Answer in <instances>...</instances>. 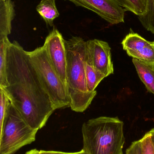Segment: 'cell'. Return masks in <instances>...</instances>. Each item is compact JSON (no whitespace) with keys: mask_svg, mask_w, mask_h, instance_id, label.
<instances>
[{"mask_svg":"<svg viewBox=\"0 0 154 154\" xmlns=\"http://www.w3.org/2000/svg\"><path fill=\"white\" fill-rule=\"evenodd\" d=\"M122 44L127 55L133 58L154 63V41L146 40L131 29Z\"/></svg>","mask_w":154,"mask_h":154,"instance_id":"9","label":"cell"},{"mask_svg":"<svg viewBox=\"0 0 154 154\" xmlns=\"http://www.w3.org/2000/svg\"><path fill=\"white\" fill-rule=\"evenodd\" d=\"M124 123L118 117L101 116L83 123V150L90 154H124Z\"/></svg>","mask_w":154,"mask_h":154,"instance_id":"3","label":"cell"},{"mask_svg":"<svg viewBox=\"0 0 154 154\" xmlns=\"http://www.w3.org/2000/svg\"><path fill=\"white\" fill-rule=\"evenodd\" d=\"M86 49L96 70L105 77L114 73L111 48L107 42L96 39L90 40L86 42Z\"/></svg>","mask_w":154,"mask_h":154,"instance_id":"8","label":"cell"},{"mask_svg":"<svg viewBox=\"0 0 154 154\" xmlns=\"http://www.w3.org/2000/svg\"></svg>","mask_w":154,"mask_h":154,"instance_id":"23","label":"cell"},{"mask_svg":"<svg viewBox=\"0 0 154 154\" xmlns=\"http://www.w3.org/2000/svg\"><path fill=\"white\" fill-rule=\"evenodd\" d=\"M137 74L148 91L154 95V63L133 59Z\"/></svg>","mask_w":154,"mask_h":154,"instance_id":"11","label":"cell"},{"mask_svg":"<svg viewBox=\"0 0 154 154\" xmlns=\"http://www.w3.org/2000/svg\"><path fill=\"white\" fill-rule=\"evenodd\" d=\"M94 12L111 24L124 22L125 10L118 0H65Z\"/></svg>","mask_w":154,"mask_h":154,"instance_id":"7","label":"cell"},{"mask_svg":"<svg viewBox=\"0 0 154 154\" xmlns=\"http://www.w3.org/2000/svg\"><path fill=\"white\" fill-rule=\"evenodd\" d=\"M11 42L8 37L0 38V87L7 85V49Z\"/></svg>","mask_w":154,"mask_h":154,"instance_id":"15","label":"cell"},{"mask_svg":"<svg viewBox=\"0 0 154 154\" xmlns=\"http://www.w3.org/2000/svg\"><path fill=\"white\" fill-rule=\"evenodd\" d=\"M126 154H142L141 140L133 142L126 151Z\"/></svg>","mask_w":154,"mask_h":154,"instance_id":"18","label":"cell"},{"mask_svg":"<svg viewBox=\"0 0 154 154\" xmlns=\"http://www.w3.org/2000/svg\"><path fill=\"white\" fill-rule=\"evenodd\" d=\"M85 67L88 89L91 92L95 91L98 85L105 77L94 67L90 57L86 49Z\"/></svg>","mask_w":154,"mask_h":154,"instance_id":"12","label":"cell"},{"mask_svg":"<svg viewBox=\"0 0 154 154\" xmlns=\"http://www.w3.org/2000/svg\"><path fill=\"white\" fill-rule=\"evenodd\" d=\"M30 60L55 109L70 107L67 86L52 67L43 46L28 51Z\"/></svg>","mask_w":154,"mask_h":154,"instance_id":"4","label":"cell"},{"mask_svg":"<svg viewBox=\"0 0 154 154\" xmlns=\"http://www.w3.org/2000/svg\"><path fill=\"white\" fill-rule=\"evenodd\" d=\"M24 154H41L40 151L37 150L36 149H32L26 152Z\"/></svg>","mask_w":154,"mask_h":154,"instance_id":"20","label":"cell"},{"mask_svg":"<svg viewBox=\"0 0 154 154\" xmlns=\"http://www.w3.org/2000/svg\"><path fill=\"white\" fill-rule=\"evenodd\" d=\"M15 15L14 3L11 0L0 1V38L8 37L11 31Z\"/></svg>","mask_w":154,"mask_h":154,"instance_id":"10","label":"cell"},{"mask_svg":"<svg viewBox=\"0 0 154 154\" xmlns=\"http://www.w3.org/2000/svg\"><path fill=\"white\" fill-rule=\"evenodd\" d=\"M86 42L79 37L65 40L67 50V88L71 110L84 112L97 94L88 89L85 67Z\"/></svg>","mask_w":154,"mask_h":154,"instance_id":"2","label":"cell"},{"mask_svg":"<svg viewBox=\"0 0 154 154\" xmlns=\"http://www.w3.org/2000/svg\"><path fill=\"white\" fill-rule=\"evenodd\" d=\"M139 19L143 26L148 31L154 32V0H148L147 11L145 16Z\"/></svg>","mask_w":154,"mask_h":154,"instance_id":"16","label":"cell"},{"mask_svg":"<svg viewBox=\"0 0 154 154\" xmlns=\"http://www.w3.org/2000/svg\"><path fill=\"white\" fill-rule=\"evenodd\" d=\"M148 133L149 135H150V138H151V140H152L154 146V128H152Z\"/></svg>","mask_w":154,"mask_h":154,"instance_id":"21","label":"cell"},{"mask_svg":"<svg viewBox=\"0 0 154 154\" xmlns=\"http://www.w3.org/2000/svg\"><path fill=\"white\" fill-rule=\"evenodd\" d=\"M4 1V0H0V1Z\"/></svg>","mask_w":154,"mask_h":154,"instance_id":"22","label":"cell"},{"mask_svg":"<svg viewBox=\"0 0 154 154\" xmlns=\"http://www.w3.org/2000/svg\"><path fill=\"white\" fill-rule=\"evenodd\" d=\"M142 154H154V146L148 132L141 139Z\"/></svg>","mask_w":154,"mask_h":154,"instance_id":"17","label":"cell"},{"mask_svg":"<svg viewBox=\"0 0 154 154\" xmlns=\"http://www.w3.org/2000/svg\"><path fill=\"white\" fill-rule=\"evenodd\" d=\"M36 11L47 25L52 26L53 21L59 16L55 0H41L36 7Z\"/></svg>","mask_w":154,"mask_h":154,"instance_id":"13","label":"cell"},{"mask_svg":"<svg viewBox=\"0 0 154 154\" xmlns=\"http://www.w3.org/2000/svg\"><path fill=\"white\" fill-rule=\"evenodd\" d=\"M2 88L11 104L34 129L39 130L45 126L56 110L28 51L15 41L11 42L7 49V85Z\"/></svg>","mask_w":154,"mask_h":154,"instance_id":"1","label":"cell"},{"mask_svg":"<svg viewBox=\"0 0 154 154\" xmlns=\"http://www.w3.org/2000/svg\"><path fill=\"white\" fill-rule=\"evenodd\" d=\"M126 11L138 16V19L145 16L147 11L148 0H118Z\"/></svg>","mask_w":154,"mask_h":154,"instance_id":"14","label":"cell"},{"mask_svg":"<svg viewBox=\"0 0 154 154\" xmlns=\"http://www.w3.org/2000/svg\"><path fill=\"white\" fill-rule=\"evenodd\" d=\"M43 46L52 67L67 86V50L62 34L53 28L46 37Z\"/></svg>","mask_w":154,"mask_h":154,"instance_id":"6","label":"cell"},{"mask_svg":"<svg viewBox=\"0 0 154 154\" xmlns=\"http://www.w3.org/2000/svg\"><path fill=\"white\" fill-rule=\"evenodd\" d=\"M38 130L31 127L11 104L0 129V154H14L36 140Z\"/></svg>","mask_w":154,"mask_h":154,"instance_id":"5","label":"cell"},{"mask_svg":"<svg viewBox=\"0 0 154 154\" xmlns=\"http://www.w3.org/2000/svg\"><path fill=\"white\" fill-rule=\"evenodd\" d=\"M41 154H90L83 149L79 152H60V151H45L40 150Z\"/></svg>","mask_w":154,"mask_h":154,"instance_id":"19","label":"cell"}]
</instances>
